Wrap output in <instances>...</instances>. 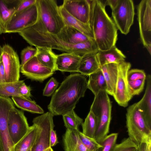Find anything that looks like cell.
Here are the masks:
<instances>
[{
    "label": "cell",
    "instance_id": "3",
    "mask_svg": "<svg viewBox=\"0 0 151 151\" xmlns=\"http://www.w3.org/2000/svg\"><path fill=\"white\" fill-rule=\"evenodd\" d=\"M18 33L28 43L35 47H46L81 55L80 43L70 44L61 41L55 35L47 31L39 17L34 24Z\"/></svg>",
    "mask_w": 151,
    "mask_h": 151
},
{
    "label": "cell",
    "instance_id": "14",
    "mask_svg": "<svg viewBox=\"0 0 151 151\" xmlns=\"http://www.w3.org/2000/svg\"><path fill=\"white\" fill-rule=\"evenodd\" d=\"M131 67L129 62L123 61L119 64L118 75L114 99L117 104L122 106L127 107L132 97L128 89L127 73Z\"/></svg>",
    "mask_w": 151,
    "mask_h": 151
},
{
    "label": "cell",
    "instance_id": "9",
    "mask_svg": "<svg viewBox=\"0 0 151 151\" xmlns=\"http://www.w3.org/2000/svg\"><path fill=\"white\" fill-rule=\"evenodd\" d=\"M39 17L36 2L27 8L15 13L6 27L5 33H18L34 24Z\"/></svg>",
    "mask_w": 151,
    "mask_h": 151
},
{
    "label": "cell",
    "instance_id": "48",
    "mask_svg": "<svg viewBox=\"0 0 151 151\" xmlns=\"http://www.w3.org/2000/svg\"><path fill=\"white\" fill-rule=\"evenodd\" d=\"M134 151H138V147L137 149H136V150H135Z\"/></svg>",
    "mask_w": 151,
    "mask_h": 151
},
{
    "label": "cell",
    "instance_id": "40",
    "mask_svg": "<svg viewBox=\"0 0 151 151\" xmlns=\"http://www.w3.org/2000/svg\"><path fill=\"white\" fill-rule=\"evenodd\" d=\"M31 90L30 87L26 85L24 82L21 85L19 88V92L22 97L30 100H31L30 97L32 96Z\"/></svg>",
    "mask_w": 151,
    "mask_h": 151
},
{
    "label": "cell",
    "instance_id": "5",
    "mask_svg": "<svg viewBox=\"0 0 151 151\" xmlns=\"http://www.w3.org/2000/svg\"><path fill=\"white\" fill-rule=\"evenodd\" d=\"M126 124L129 137L137 145L151 142V129L148 125L137 103L127 109Z\"/></svg>",
    "mask_w": 151,
    "mask_h": 151
},
{
    "label": "cell",
    "instance_id": "33",
    "mask_svg": "<svg viewBox=\"0 0 151 151\" xmlns=\"http://www.w3.org/2000/svg\"><path fill=\"white\" fill-rule=\"evenodd\" d=\"M79 137L82 143L89 151H101L103 147L94 138L88 137L82 132L78 131Z\"/></svg>",
    "mask_w": 151,
    "mask_h": 151
},
{
    "label": "cell",
    "instance_id": "7",
    "mask_svg": "<svg viewBox=\"0 0 151 151\" xmlns=\"http://www.w3.org/2000/svg\"><path fill=\"white\" fill-rule=\"evenodd\" d=\"M39 17L46 29L58 34L65 25L55 0H37Z\"/></svg>",
    "mask_w": 151,
    "mask_h": 151
},
{
    "label": "cell",
    "instance_id": "38",
    "mask_svg": "<svg viewBox=\"0 0 151 151\" xmlns=\"http://www.w3.org/2000/svg\"><path fill=\"white\" fill-rule=\"evenodd\" d=\"M127 76L128 81L138 79L145 80L147 77L144 70L138 69L129 70L127 72Z\"/></svg>",
    "mask_w": 151,
    "mask_h": 151
},
{
    "label": "cell",
    "instance_id": "23",
    "mask_svg": "<svg viewBox=\"0 0 151 151\" xmlns=\"http://www.w3.org/2000/svg\"><path fill=\"white\" fill-rule=\"evenodd\" d=\"M79 130L67 129L63 137L65 151H89L79 137Z\"/></svg>",
    "mask_w": 151,
    "mask_h": 151
},
{
    "label": "cell",
    "instance_id": "18",
    "mask_svg": "<svg viewBox=\"0 0 151 151\" xmlns=\"http://www.w3.org/2000/svg\"><path fill=\"white\" fill-rule=\"evenodd\" d=\"M81 56L73 52H64L56 55L57 70L62 72H78Z\"/></svg>",
    "mask_w": 151,
    "mask_h": 151
},
{
    "label": "cell",
    "instance_id": "16",
    "mask_svg": "<svg viewBox=\"0 0 151 151\" xmlns=\"http://www.w3.org/2000/svg\"><path fill=\"white\" fill-rule=\"evenodd\" d=\"M62 5L73 17L84 24H89L90 6L89 0H64Z\"/></svg>",
    "mask_w": 151,
    "mask_h": 151
},
{
    "label": "cell",
    "instance_id": "47",
    "mask_svg": "<svg viewBox=\"0 0 151 151\" xmlns=\"http://www.w3.org/2000/svg\"><path fill=\"white\" fill-rule=\"evenodd\" d=\"M45 151H53L51 147H50L47 149Z\"/></svg>",
    "mask_w": 151,
    "mask_h": 151
},
{
    "label": "cell",
    "instance_id": "34",
    "mask_svg": "<svg viewBox=\"0 0 151 151\" xmlns=\"http://www.w3.org/2000/svg\"><path fill=\"white\" fill-rule=\"evenodd\" d=\"M145 80L138 79L128 81L129 93L132 97L133 96L139 95L143 90Z\"/></svg>",
    "mask_w": 151,
    "mask_h": 151
},
{
    "label": "cell",
    "instance_id": "27",
    "mask_svg": "<svg viewBox=\"0 0 151 151\" xmlns=\"http://www.w3.org/2000/svg\"><path fill=\"white\" fill-rule=\"evenodd\" d=\"M35 48L37 49L36 56L39 62L54 72L57 70L56 65L57 55L53 52L52 49L46 47Z\"/></svg>",
    "mask_w": 151,
    "mask_h": 151
},
{
    "label": "cell",
    "instance_id": "31",
    "mask_svg": "<svg viewBox=\"0 0 151 151\" xmlns=\"http://www.w3.org/2000/svg\"><path fill=\"white\" fill-rule=\"evenodd\" d=\"M24 82V80H19L15 82L0 83V96L7 97L11 96L23 97L19 92V88Z\"/></svg>",
    "mask_w": 151,
    "mask_h": 151
},
{
    "label": "cell",
    "instance_id": "26",
    "mask_svg": "<svg viewBox=\"0 0 151 151\" xmlns=\"http://www.w3.org/2000/svg\"><path fill=\"white\" fill-rule=\"evenodd\" d=\"M39 131L38 127L35 124L29 127L25 135L14 145L13 151H28L30 150L35 142Z\"/></svg>",
    "mask_w": 151,
    "mask_h": 151
},
{
    "label": "cell",
    "instance_id": "41",
    "mask_svg": "<svg viewBox=\"0 0 151 151\" xmlns=\"http://www.w3.org/2000/svg\"><path fill=\"white\" fill-rule=\"evenodd\" d=\"M37 0H22L16 12L22 11L36 3Z\"/></svg>",
    "mask_w": 151,
    "mask_h": 151
},
{
    "label": "cell",
    "instance_id": "22",
    "mask_svg": "<svg viewBox=\"0 0 151 151\" xmlns=\"http://www.w3.org/2000/svg\"><path fill=\"white\" fill-rule=\"evenodd\" d=\"M119 64L110 63L100 67L106 83V92L112 96H113L116 90Z\"/></svg>",
    "mask_w": 151,
    "mask_h": 151
},
{
    "label": "cell",
    "instance_id": "12",
    "mask_svg": "<svg viewBox=\"0 0 151 151\" xmlns=\"http://www.w3.org/2000/svg\"><path fill=\"white\" fill-rule=\"evenodd\" d=\"M1 56L5 73V83L19 81L21 64L18 56L13 48L8 44L4 45Z\"/></svg>",
    "mask_w": 151,
    "mask_h": 151
},
{
    "label": "cell",
    "instance_id": "39",
    "mask_svg": "<svg viewBox=\"0 0 151 151\" xmlns=\"http://www.w3.org/2000/svg\"><path fill=\"white\" fill-rule=\"evenodd\" d=\"M58 83L53 77H52L46 83L43 90L44 96H50L55 92L58 85Z\"/></svg>",
    "mask_w": 151,
    "mask_h": 151
},
{
    "label": "cell",
    "instance_id": "20",
    "mask_svg": "<svg viewBox=\"0 0 151 151\" xmlns=\"http://www.w3.org/2000/svg\"><path fill=\"white\" fill-rule=\"evenodd\" d=\"M98 52L86 54L81 56L78 72L84 76H89L100 68L97 56Z\"/></svg>",
    "mask_w": 151,
    "mask_h": 151
},
{
    "label": "cell",
    "instance_id": "37",
    "mask_svg": "<svg viewBox=\"0 0 151 151\" xmlns=\"http://www.w3.org/2000/svg\"><path fill=\"white\" fill-rule=\"evenodd\" d=\"M37 49L31 46H28L22 50L21 53V67L33 57L36 55Z\"/></svg>",
    "mask_w": 151,
    "mask_h": 151
},
{
    "label": "cell",
    "instance_id": "24",
    "mask_svg": "<svg viewBox=\"0 0 151 151\" xmlns=\"http://www.w3.org/2000/svg\"><path fill=\"white\" fill-rule=\"evenodd\" d=\"M59 9L65 25L73 27L89 38L94 39L93 32L89 24H84L73 17L62 5L59 6Z\"/></svg>",
    "mask_w": 151,
    "mask_h": 151
},
{
    "label": "cell",
    "instance_id": "28",
    "mask_svg": "<svg viewBox=\"0 0 151 151\" xmlns=\"http://www.w3.org/2000/svg\"><path fill=\"white\" fill-rule=\"evenodd\" d=\"M87 88L90 90L94 95L97 94L100 91H106V83L100 68L89 76Z\"/></svg>",
    "mask_w": 151,
    "mask_h": 151
},
{
    "label": "cell",
    "instance_id": "32",
    "mask_svg": "<svg viewBox=\"0 0 151 151\" xmlns=\"http://www.w3.org/2000/svg\"><path fill=\"white\" fill-rule=\"evenodd\" d=\"M62 116L64 125L67 129L79 130L78 127L83 122V119L76 114L74 110Z\"/></svg>",
    "mask_w": 151,
    "mask_h": 151
},
{
    "label": "cell",
    "instance_id": "35",
    "mask_svg": "<svg viewBox=\"0 0 151 151\" xmlns=\"http://www.w3.org/2000/svg\"><path fill=\"white\" fill-rule=\"evenodd\" d=\"M118 136V134L116 133L108 135L101 143L103 146L101 151H113L116 144Z\"/></svg>",
    "mask_w": 151,
    "mask_h": 151
},
{
    "label": "cell",
    "instance_id": "1",
    "mask_svg": "<svg viewBox=\"0 0 151 151\" xmlns=\"http://www.w3.org/2000/svg\"><path fill=\"white\" fill-rule=\"evenodd\" d=\"M88 81L79 73L71 74L62 82L52 94L48 106L54 116L63 115L74 110L87 88Z\"/></svg>",
    "mask_w": 151,
    "mask_h": 151
},
{
    "label": "cell",
    "instance_id": "11",
    "mask_svg": "<svg viewBox=\"0 0 151 151\" xmlns=\"http://www.w3.org/2000/svg\"><path fill=\"white\" fill-rule=\"evenodd\" d=\"M137 17L140 38L151 54V0H142L137 6Z\"/></svg>",
    "mask_w": 151,
    "mask_h": 151
},
{
    "label": "cell",
    "instance_id": "8",
    "mask_svg": "<svg viewBox=\"0 0 151 151\" xmlns=\"http://www.w3.org/2000/svg\"><path fill=\"white\" fill-rule=\"evenodd\" d=\"M53 115L49 111L33 119V124L38 127L39 131L31 151H45L51 147L50 136L51 129L54 128L55 126L53 122Z\"/></svg>",
    "mask_w": 151,
    "mask_h": 151
},
{
    "label": "cell",
    "instance_id": "13",
    "mask_svg": "<svg viewBox=\"0 0 151 151\" xmlns=\"http://www.w3.org/2000/svg\"><path fill=\"white\" fill-rule=\"evenodd\" d=\"M8 126L11 138L14 145L25 135L29 128L24 113L15 106L10 111Z\"/></svg>",
    "mask_w": 151,
    "mask_h": 151
},
{
    "label": "cell",
    "instance_id": "25",
    "mask_svg": "<svg viewBox=\"0 0 151 151\" xmlns=\"http://www.w3.org/2000/svg\"><path fill=\"white\" fill-rule=\"evenodd\" d=\"M97 56L100 67L110 63H119L125 61L126 58L125 56L115 46L108 50H99Z\"/></svg>",
    "mask_w": 151,
    "mask_h": 151
},
{
    "label": "cell",
    "instance_id": "21",
    "mask_svg": "<svg viewBox=\"0 0 151 151\" xmlns=\"http://www.w3.org/2000/svg\"><path fill=\"white\" fill-rule=\"evenodd\" d=\"M55 35L61 41L70 44L82 43L91 39L77 29L66 25Z\"/></svg>",
    "mask_w": 151,
    "mask_h": 151
},
{
    "label": "cell",
    "instance_id": "29",
    "mask_svg": "<svg viewBox=\"0 0 151 151\" xmlns=\"http://www.w3.org/2000/svg\"><path fill=\"white\" fill-rule=\"evenodd\" d=\"M12 99L14 105L22 110L34 113H44L43 109L35 101L19 96H12Z\"/></svg>",
    "mask_w": 151,
    "mask_h": 151
},
{
    "label": "cell",
    "instance_id": "19",
    "mask_svg": "<svg viewBox=\"0 0 151 151\" xmlns=\"http://www.w3.org/2000/svg\"><path fill=\"white\" fill-rule=\"evenodd\" d=\"M147 85L145 93L142 99L136 103L138 108L147 125L151 129V76L146 77Z\"/></svg>",
    "mask_w": 151,
    "mask_h": 151
},
{
    "label": "cell",
    "instance_id": "4",
    "mask_svg": "<svg viewBox=\"0 0 151 151\" xmlns=\"http://www.w3.org/2000/svg\"><path fill=\"white\" fill-rule=\"evenodd\" d=\"M111 108V103L106 91H100L95 95L90 110L97 122L94 139L100 144L109 132Z\"/></svg>",
    "mask_w": 151,
    "mask_h": 151
},
{
    "label": "cell",
    "instance_id": "46",
    "mask_svg": "<svg viewBox=\"0 0 151 151\" xmlns=\"http://www.w3.org/2000/svg\"><path fill=\"white\" fill-rule=\"evenodd\" d=\"M3 51V47L0 45V58L1 56Z\"/></svg>",
    "mask_w": 151,
    "mask_h": 151
},
{
    "label": "cell",
    "instance_id": "15",
    "mask_svg": "<svg viewBox=\"0 0 151 151\" xmlns=\"http://www.w3.org/2000/svg\"><path fill=\"white\" fill-rule=\"evenodd\" d=\"M20 71L28 78L40 82L51 76L54 73L52 70L40 63L36 56L21 66Z\"/></svg>",
    "mask_w": 151,
    "mask_h": 151
},
{
    "label": "cell",
    "instance_id": "44",
    "mask_svg": "<svg viewBox=\"0 0 151 151\" xmlns=\"http://www.w3.org/2000/svg\"><path fill=\"white\" fill-rule=\"evenodd\" d=\"M138 146L139 151H147V145L146 143H142L139 145Z\"/></svg>",
    "mask_w": 151,
    "mask_h": 151
},
{
    "label": "cell",
    "instance_id": "43",
    "mask_svg": "<svg viewBox=\"0 0 151 151\" xmlns=\"http://www.w3.org/2000/svg\"><path fill=\"white\" fill-rule=\"evenodd\" d=\"M5 83V73L1 57L0 58V83Z\"/></svg>",
    "mask_w": 151,
    "mask_h": 151
},
{
    "label": "cell",
    "instance_id": "17",
    "mask_svg": "<svg viewBox=\"0 0 151 151\" xmlns=\"http://www.w3.org/2000/svg\"><path fill=\"white\" fill-rule=\"evenodd\" d=\"M22 0H0V35L5 33L11 20Z\"/></svg>",
    "mask_w": 151,
    "mask_h": 151
},
{
    "label": "cell",
    "instance_id": "49",
    "mask_svg": "<svg viewBox=\"0 0 151 151\" xmlns=\"http://www.w3.org/2000/svg\"><path fill=\"white\" fill-rule=\"evenodd\" d=\"M31 149L30 150H29L28 151H31Z\"/></svg>",
    "mask_w": 151,
    "mask_h": 151
},
{
    "label": "cell",
    "instance_id": "10",
    "mask_svg": "<svg viewBox=\"0 0 151 151\" xmlns=\"http://www.w3.org/2000/svg\"><path fill=\"white\" fill-rule=\"evenodd\" d=\"M14 106L11 99L0 96V151H13L14 145L9 133L8 122L10 111Z\"/></svg>",
    "mask_w": 151,
    "mask_h": 151
},
{
    "label": "cell",
    "instance_id": "2",
    "mask_svg": "<svg viewBox=\"0 0 151 151\" xmlns=\"http://www.w3.org/2000/svg\"><path fill=\"white\" fill-rule=\"evenodd\" d=\"M90 6L89 24L99 50H108L115 46L117 29L99 0H89Z\"/></svg>",
    "mask_w": 151,
    "mask_h": 151
},
{
    "label": "cell",
    "instance_id": "30",
    "mask_svg": "<svg viewBox=\"0 0 151 151\" xmlns=\"http://www.w3.org/2000/svg\"><path fill=\"white\" fill-rule=\"evenodd\" d=\"M97 124V119L93 113L90 110L84 122L81 125L82 133L88 137L94 138Z\"/></svg>",
    "mask_w": 151,
    "mask_h": 151
},
{
    "label": "cell",
    "instance_id": "42",
    "mask_svg": "<svg viewBox=\"0 0 151 151\" xmlns=\"http://www.w3.org/2000/svg\"><path fill=\"white\" fill-rule=\"evenodd\" d=\"M50 142L51 147L55 146L58 143L57 134L54 128L52 129L50 132Z\"/></svg>",
    "mask_w": 151,
    "mask_h": 151
},
{
    "label": "cell",
    "instance_id": "6",
    "mask_svg": "<svg viewBox=\"0 0 151 151\" xmlns=\"http://www.w3.org/2000/svg\"><path fill=\"white\" fill-rule=\"evenodd\" d=\"M106 4L110 7L112 15L117 29L123 34L129 32L135 15L133 1L131 0H107Z\"/></svg>",
    "mask_w": 151,
    "mask_h": 151
},
{
    "label": "cell",
    "instance_id": "45",
    "mask_svg": "<svg viewBox=\"0 0 151 151\" xmlns=\"http://www.w3.org/2000/svg\"><path fill=\"white\" fill-rule=\"evenodd\" d=\"M147 151H151V142L146 143Z\"/></svg>",
    "mask_w": 151,
    "mask_h": 151
},
{
    "label": "cell",
    "instance_id": "36",
    "mask_svg": "<svg viewBox=\"0 0 151 151\" xmlns=\"http://www.w3.org/2000/svg\"><path fill=\"white\" fill-rule=\"evenodd\" d=\"M138 147V146L128 137L116 144L113 151H134Z\"/></svg>",
    "mask_w": 151,
    "mask_h": 151
}]
</instances>
